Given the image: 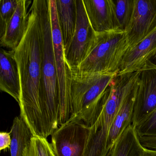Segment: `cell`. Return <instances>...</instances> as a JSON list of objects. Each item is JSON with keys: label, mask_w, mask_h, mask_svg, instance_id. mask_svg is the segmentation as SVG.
<instances>
[{"label": "cell", "mask_w": 156, "mask_h": 156, "mask_svg": "<svg viewBox=\"0 0 156 156\" xmlns=\"http://www.w3.org/2000/svg\"><path fill=\"white\" fill-rule=\"evenodd\" d=\"M14 51L20 81V117L34 136L45 138L40 104L42 52L37 0L32 4L26 31Z\"/></svg>", "instance_id": "1"}, {"label": "cell", "mask_w": 156, "mask_h": 156, "mask_svg": "<svg viewBox=\"0 0 156 156\" xmlns=\"http://www.w3.org/2000/svg\"><path fill=\"white\" fill-rule=\"evenodd\" d=\"M40 21L42 64L40 104L45 138L60 126L61 101L55 59L49 0H37Z\"/></svg>", "instance_id": "2"}, {"label": "cell", "mask_w": 156, "mask_h": 156, "mask_svg": "<svg viewBox=\"0 0 156 156\" xmlns=\"http://www.w3.org/2000/svg\"><path fill=\"white\" fill-rule=\"evenodd\" d=\"M70 69L69 96L73 117L69 122H82L90 127L103 110L110 84L118 74L85 73Z\"/></svg>", "instance_id": "3"}, {"label": "cell", "mask_w": 156, "mask_h": 156, "mask_svg": "<svg viewBox=\"0 0 156 156\" xmlns=\"http://www.w3.org/2000/svg\"><path fill=\"white\" fill-rule=\"evenodd\" d=\"M94 48L76 68L79 72L117 74L126 53L129 48L125 32L112 30L97 33Z\"/></svg>", "instance_id": "4"}, {"label": "cell", "mask_w": 156, "mask_h": 156, "mask_svg": "<svg viewBox=\"0 0 156 156\" xmlns=\"http://www.w3.org/2000/svg\"><path fill=\"white\" fill-rule=\"evenodd\" d=\"M129 93L122 83L111 85L108 98L101 114L90 126V132L84 156H109L107 147L108 135L119 107Z\"/></svg>", "instance_id": "5"}, {"label": "cell", "mask_w": 156, "mask_h": 156, "mask_svg": "<svg viewBox=\"0 0 156 156\" xmlns=\"http://www.w3.org/2000/svg\"><path fill=\"white\" fill-rule=\"evenodd\" d=\"M49 2L55 59L60 89L61 111L60 126L69 122L73 117L69 96V78L71 71L66 63L65 56L62 38L57 17L56 0H49Z\"/></svg>", "instance_id": "6"}, {"label": "cell", "mask_w": 156, "mask_h": 156, "mask_svg": "<svg viewBox=\"0 0 156 156\" xmlns=\"http://www.w3.org/2000/svg\"><path fill=\"white\" fill-rule=\"evenodd\" d=\"M76 25L72 42L66 53V61L70 69L78 67L87 58L96 44L97 33L89 22L83 0H76Z\"/></svg>", "instance_id": "7"}, {"label": "cell", "mask_w": 156, "mask_h": 156, "mask_svg": "<svg viewBox=\"0 0 156 156\" xmlns=\"http://www.w3.org/2000/svg\"><path fill=\"white\" fill-rule=\"evenodd\" d=\"M90 132V127L79 121L60 126L51 135L55 156H84Z\"/></svg>", "instance_id": "8"}, {"label": "cell", "mask_w": 156, "mask_h": 156, "mask_svg": "<svg viewBox=\"0 0 156 156\" xmlns=\"http://www.w3.org/2000/svg\"><path fill=\"white\" fill-rule=\"evenodd\" d=\"M139 71L132 123L135 127L156 109V66L147 60Z\"/></svg>", "instance_id": "9"}, {"label": "cell", "mask_w": 156, "mask_h": 156, "mask_svg": "<svg viewBox=\"0 0 156 156\" xmlns=\"http://www.w3.org/2000/svg\"><path fill=\"white\" fill-rule=\"evenodd\" d=\"M156 29V0H135L132 18L126 31L132 48Z\"/></svg>", "instance_id": "10"}, {"label": "cell", "mask_w": 156, "mask_h": 156, "mask_svg": "<svg viewBox=\"0 0 156 156\" xmlns=\"http://www.w3.org/2000/svg\"><path fill=\"white\" fill-rule=\"evenodd\" d=\"M0 89L11 96L18 103L20 101L21 86L14 51L1 49L0 52Z\"/></svg>", "instance_id": "11"}, {"label": "cell", "mask_w": 156, "mask_h": 156, "mask_svg": "<svg viewBox=\"0 0 156 156\" xmlns=\"http://www.w3.org/2000/svg\"><path fill=\"white\" fill-rule=\"evenodd\" d=\"M31 2L27 0L18 1L16 11L5 33L0 38L2 47L14 50L20 43L28 26L29 12L27 10Z\"/></svg>", "instance_id": "12"}, {"label": "cell", "mask_w": 156, "mask_h": 156, "mask_svg": "<svg viewBox=\"0 0 156 156\" xmlns=\"http://www.w3.org/2000/svg\"><path fill=\"white\" fill-rule=\"evenodd\" d=\"M156 49V29L126 53L118 74L139 71Z\"/></svg>", "instance_id": "13"}, {"label": "cell", "mask_w": 156, "mask_h": 156, "mask_svg": "<svg viewBox=\"0 0 156 156\" xmlns=\"http://www.w3.org/2000/svg\"><path fill=\"white\" fill-rule=\"evenodd\" d=\"M89 22L96 33L114 30L111 0H83Z\"/></svg>", "instance_id": "14"}, {"label": "cell", "mask_w": 156, "mask_h": 156, "mask_svg": "<svg viewBox=\"0 0 156 156\" xmlns=\"http://www.w3.org/2000/svg\"><path fill=\"white\" fill-rule=\"evenodd\" d=\"M138 83V81L122 101L112 123L107 142L108 149L110 152L119 137L132 124Z\"/></svg>", "instance_id": "15"}, {"label": "cell", "mask_w": 156, "mask_h": 156, "mask_svg": "<svg viewBox=\"0 0 156 156\" xmlns=\"http://www.w3.org/2000/svg\"><path fill=\"white\" fill-rule=\"evenodd\" d=\"M56 5L65 55L70 47L75 31L77 17L76 0H56Z\"/></svg>", "instance_id": "16"}, {"label": "cell", "mask_w": 156, "mask_h": 156, "mask_svg": "<svg viewBox=\"0 0 156 156\" xmlns=\"http://www.w3.org/2000/svg\"><path fill=\"white\" fill-rule=\"evenodd\" d=\"M145 149L131 124L119 137L109 156H144Z\"/></svg>", "instance_id": "17"}, {"label": "cell", "mask_w": 156, "mask_h": 156, "mask_svg": "<svg viewBox=\"0 0 156 156\" xmlns=\"http://www.w3.org/2000/svg\"><path fill=\"white\" fill-rule=\"evenodd\" d=\"M12 135L11 156H25L26 150L34 136L24 120L20 117L13 120L10 130Z\"/></svg>", "instance_id": "18"}, {"label": "cell", "mask_w": 156, "mask_h": 156, "mask_svg": "<svg viewBox=\"0 0 156 156\" xmlns=\"http://www.w3.org/2000/svg\"><path fill=\"white\" fill-rule=\"evenodd\" d=\"M114 30L125 32L133 14L135 0H111Z\"/></svg>", "instance_id": "19"}, {"label": "cell", "mask_w": 156, "mask_h": 156, "mask_svg": "<svg viewBox=\"0 0 156 156\" xmlns=\"http://www.w3.org/2000/svg\"><path fill=\"white\" fill-rule=\"evenodd\" d=\"M25 156H56L51 144L47 138L34 136L26 150Z\"/></svg>", "instance_id": "20"}, {"label": "cell", "mask_w": 156, "mask_h": 156, "mask_svg": "<svg viewBox=\"0 0 156 156\" xmlns=\"http://www.w3.org/2000/svg\"><path fill=\"white\" fill-rule=\"evenodd\" d=\"M19 0L0 1V38L3 35L13 17Z\"/></svg>", "instance_id": "21"}, {"label": "cell", "mask_w": 156, "mask_h": 156, "mask_svg": "<svg viewBox=\"0 0 156 156\" xmlns=\"http://www.w3.org/2000/svg\"><path fill=\"white\" fill-rule=\"evenodd\" d=\"M135 128L139 137L156 138V109Z\"/></svg>", "instance_id": "22"}, {"label": "cell", "mask_w": 156, "mask_h": 156, "mask_svg": "<svg viewBox=\"0 0 156 156\" xmlns=\"http://www.w3.org/2000/svg\"><path fill=\"white\" fill-rule=\"evenodd\" d=\"M12 143L11 132H1L0 133V151L10 149Z\"/></svg>", "instance_id": "23"}, {"label": "cell", "mask_w": 156, "mask_h": 156, "mask_svg": "<svg viewBox=\"0 0 156 156\" xmlns=\"http://www.w3.org/2000/svg\"><path fill=\"white\" fill-rule=\"evenodd\" d=\"M140 143L144 147L156 151V138L139 137Z\"/></svg>", "instance_id": "24"}, {"label": "cell", "mask_w": 156, "mask_h": 156, "mask_svg": "<svg viewBox=\"0 0 156 156\" xmlns=\"http://www.w3.org/2000/svg\"><path fill=\"white\" fill-rule=\"evenodd\" d=\"M144 156H156V151L145 148Z\"/></svg>", "instance_id": "25"}, {"label": "cell", "mask_w": 156, "mask_h": 156, "mask_svg": "<svg viewBox=\"0 0 156 156\" xmlns=\"http://www.w3.org/2000/svg\"><path fill=\"white\" fill-rule=\"evenodd\" d=\"M148 61H149L151 63L156 66V49L151 55Z\"/></svg>", "instance_id": "26"}]
</instances>
